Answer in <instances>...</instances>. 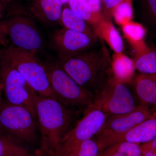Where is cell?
<instances>
[{"label": "cell", "instance_id": "obj_1", "mask_svg": "<svg viewBox=\"0 0 156 156\" xmlns=\"http://www.w3.org/2000/svg\"><path fill=\"white\" fill-rule=\"evenodd\" d=\"M41 134L40 150L44 156H55L59 145L83 113L69 108L57 99L33 94Z\"/></svg>", "mask_w": 156, "mask_h": 156}, {"label": "cell", "instance_id": "obj_2", "mask_svg": "<svg viewBox=\"0 0 156 156\" xmlns=\"http://www.w3.org/2000/svg\"><path fill=\"white\" fill-rule=\"evenodd\" d=\"M58 62L79 85L93 95L113 76L110 53L102 40L98 47Z\"/></svg>", "mask_w": 156, "mask_h": 156}, {"label": "cell", "instance_id": "obj_3", "mask_svg": "<svg viewBox=\"0 0 156 156\" xmlns=\"http://www.w3.org/2000/svg\"><path fill=\"white\" fill-rule=\"evenodd\" d=\"M2 136L36 151L40 148L41 134L36 118L23 107L3 99L0 107Z\"/></svg>", "mask_w": 156, "mask_h": 156}, {"label": "cell", "instance_id": "obj_4", "mask_svg": "<svg viewBox=\"0 0 156 156\" xmlns=\"http://www.w3.org/2000/svg\"><path fill=\"white\" fill-rule=\"evenodd\" d=\"M43 63L51 89L57 100L65 106L83 114L93 103L94 95L79 85L58 62Z\"/></svg>", "mask_w": 156, "mask_h": 156}, {"label": "cell", "instance_id": "obj_5", "mask_svg": "<svg viewBox=\"0 0 156 156\" xmlns=\"http://www.w3.org/2000/svg\"><path fill=\"white\" fill-rule=\"evenodd\" d=\"M4 55L39 96L57 99L43 62L36 55L11 45L5 48Z\"/></svg>", "mask_w": 156, "mask_h": 156}, {"label": "cell", "instance_id": "obj_6", "mask_svg": "<svg viewBox=\"0 0 156 156\" xmlns=\"http://www.w3.org/2000/svg\"><path fill=\"white\" fill-rule=\"evenodd\" d=\"M0 83L2 86L4 100L23 107L37 119L33 99L35 91L9 62L4 53L0 56Z\"/></svg>", "mask_w": 156, "mask_h": 156}, {"label": "cell", "instance_id": "obj_7", "mask_svg": "<svg viewBox=\"0 0 156 156\" xmlns=\"http://www.w3.org/2000/svg\"><path fill=\"white\" fill-rule=\"evenodd\" d=\"M155 109L140 104L130 112L109 115L101 130L94 136L100 151L118 142L131 128L153 116Z\"/></svg>", "mask_w": 156, "mask_h": 156}, {"label": "cell", "instance_id": "obj_8", "mask_svg": "<svg viewBox=\"0 0 156 156\" xmlns=\"http://www.w3.org/2000/svg\"><path fill=\"white\" fill-rule=\"evenodd\" d=\"M5 32L11 46L36 55L44 46V39L31 17L27 14H11L4 20Z\"/></svg>", "mask_w": 156, "mask_h": 156}, {"label": "cell", "instance_id": "obj_9", "mask_svg": "<svg viewBox=\"0 0 156 156\" xmlns=\"http://www.w3.org/2000/svg\"><path fill=\"white\" fill-rule=\"evenodd\" d=\"M93 104L109 115L130 112L138 105L127 84L117 80L114 76L95 92Z\"/></svg>", "mask_w": 156, "mask_h": 156}, {"label": "cell", "instance_id": "obj_10", "mask_svg": "<svg viewBox=\"0 0 156 156\" xmlns=\"http://www.w3.org/2000/svg\"><path fill=\"white\" fill-rule=\"evenodd\" d=\"M108 116L94 104L89 105L62 140L55 156H64L81 142L94 137L101 130Z\"/></svg>", "mask_w": 156, "mask_h": 156}, {"label": "cell", "instance_id": "obj_11", "mask_svg": "<svg viewBox=\"0 0 156 156\" xmlns=\"http://www.w3.org/2000/svg\"><path fill=\"white\" fill-rule=\"evenodd\" d=\"M98 37L62 28L57 30L52 37V45L59 60L68 58L94 48Z\"/></svg>", "mask_w": 156, "mask_h": 156}, {"label": "cell", "instance_id": "obj_12", "mask_svg": "<svg viewBox=\"0 0 156 156\" xmlns=\"http://www.w3.org/2000/svg\"><path fill=\"white\" fill-rule=\"evenodd\" d=\"M27 15L46 24L60 22L63 5L59 0H30Z\"/></svg>", "mask_w": 156, "mask_h": 156}, {"label": "cell", "instance_id": "obj_13", "mask_svg": "<svg viewBox=\"0 0 156 156\" xmlns=\"http://www.w3.org/2000/svg\"><path fill=\"white\" fill-rule=\"evenodd\" d=\"M92 29L96 36L106 42L115 53H123L122 38L110 17L102 15L100 20L92 26Z\"/></svg>", "mask_w": 156, "mask_h": 156}, {"label": "cell", "instance_id": "obj_14", "mask_svg": "<svg viewBox=\"0 0 156 156\" xmlns=\"http://www.w3.org/2000/svg\"><path fill=\"white\" fill-rule=\"evenodd\" d=\"M132 83L140 105L156 108V74H139L134 77Z\"/></svg>", "mask_w": 156, "mask_h": 156}, {"label": "cell", "instance_id": "obj_15", "mask_svg": "<svg viewBox=\"0 0 156 156\" xmlns=\"http://www.w3.org/2000/svg\"><path fill=\"white\" fill-rule=\"evenodd\" d=\"M156 114L131 128L120 138L118 142H128L140 144L155 139Z\"/></svg>", "mask_w": 156, "mask_h": 156}, {"label": "cell", "instance_id": "obj_16", "mask_svg": "<svg viewBox=\"0 0 156 156\" xmlns=\"http://www.w3.org/2000/svg\"><path fill=\"white\" fill-rule=\"evenodd\" d=\"M114 76L122 83H132L135 77V69L133 59L123 53H115L112 58Z\"/></svg>", "mask_w": 156, "mask_h": 156}, {"label": "cell", "instance_id": "obj_17", "mask_svg": "<svg viewBox=\"0 0 156 156\" xmlns=\"http://www.w3.org/2000/svg\"><path fill=\"white\" fill-rule=\"evenodd\" d=\"M59 23L63 28L87 34L96 35L92 28L89 26V24L78 17L68 7H65L62 9Z\"/></svg>", "mask_w": 156, "mask_h": 156}, {"label": "cell", "instance_id": "obj_18", "mask_svg": "<svg viewBox=\"0 0 156 156\" xmlns=\"http://www.w3.org/2000/svg\"><path fill=\"white\" fill-rule=\"evenodd\" d=\"M140 144L128 142L115 143L100 151L98 156H140Z\"/></svg>", "mask_w": 156, "mask_h": 156}, {"label": "cell", "instance_id": "obj_19", "mask_svg": "<svg viewBox=\"0 0 156 156\" xmlns=\"http://www.w3.org/2000/svg\"><path fill=\"white\" fill-rule=\"evenodd\" d=\"M135 70L143 74H156V52L150 48L134 55Z\"/></svg>", "mask_w": 156, "mask_h": 156}, {"label": "cell", "instance_id": "obj_20", "mask_svg": "<svg viewBox=\"0 0 156 156\" xmlns=\"http://www.w3.org/2000/svg\"><path fill=\"white\" fill-rule=\"evenodd\" d=\"M35 151L0 136V156H33Z\"/></svg>", "mask_w": 156, "mask_h": 156}, {"label": "cell", "instance_id": "obj_21", "mask_svg": "<svg viewBox=\"0 0 156 156\" xmlns=\"http://www.w3.org/2000/svg\"><path fill=\"white\" fill-rule=\"evenodd\" d=\"M124 36L130 45L144 42L146 29L141 24L131 21L122 26Z\"/></svg>", "mask_w": 156, "mask_h": 156}, {"label": "cell", "instance_id": "obj_22", "mask_svg": "<svg viewBox=\"0 0 156 156\" xmlns=\"http://www.w3.org/2000/svg\"><path fill=\"white\" fill-rule=\"evenodd\" d=\"M68 4L75 14L92 27L98 22L86 0H69Z\"/></svg>", "mask_w": 156, "mask_h": 156}, {"label": "cell", "instance_id": "obj_23", "mask_svg": "<svg viewBox=\"0 0 156 156\" xmlns=\"http://www.w3.org/2000/svg\"><path fill=\"white\" fill-rule=\"evenodd\" d=\"M100 151L97 140L93 137L81 142L64 156H98Z\"/></svg>", "mask_w": 156, "mask_h": 156}, {"label": "cell", "instance_id": "obj_24", "mask_svg": "<svg viewBox=\"0 0 156 156\" xmlns=\"http://www.w3.org/2000/svg\"><path fill=\"white\" fill-rule=\"evenodd\" d=\"M112 16L121 26L132 21L133 10L131 0H124L121 2L114 9Z\"/></svg>", "mask_w": 156, "mask_h": 156}, {"label": "cell", "instance_id": "obj_25", "mask_svg": "<svg viewBox=\"0 0 156 156\" xmlns=\"http://www.w3.org/2000/svg\"><path fill=\"white\" fill-rule=\"evenodd\" d=\"M6 5L7 3L0 0V19L5 13ZM7 37L4 28V21H0V45H5L7 44Z\"/></svg>", "mask_w": 156, "mask_h": 156}, {"label": "cell", "instance_id": "obj_26", "mask_svg": "<svg viewBox=\"0 0 156 156\" xmlns=\"http://www.w3.org/2000/svg\"><path fill=\"white\" fill-rule=\"evenodd\" d=\"M91 8L95 18L98 21L100 20L102 14L101 13V0H86Z\"/></svg>", "mask_w": 156, "mask_h": 156}, {"label": "cell", "instance_id": "obj_27", "mask_svg": "<svg viewBox=\"0 0 156 156\" xmlns=\"http://www.w3.org/2000/svg\"><path fill=\"white\" fill-rule=\"evenodd\" d=\"M124 0H101L104 8L108 16L112 15L114 9Z\"/></svg>", "mask_w": 156, "mask_h": 156}, {"label": "cell", "instance_id": "obj_28", "mask_svg": "<svg viewBox=\"0 0 156 156\" xmlns=\"http://www.w3.org/2000/svg\"><path fill=\"white\" fill-rule=\"evenodd\" d=\"M147 1L150 8L151 13L152 14L154 18L156 19V0H147Z\"/></svg>", "mask_w": 156, "mask_h": 156}, {"label": "cell", "instance_id": "obj_29", "mask_svg": "<svg viewBox=\"0 0 156 156\" xmlns=\"http://www.w3.org/2000/svg\"><path fill=\"white\" fill-rule=\"evenodd\" d=\"M140 156H156V149L141 152Z\"/></svg>", "mask_w": 156, "mask_h": 156}, {"label": "cell", "instance_id": "obj_30", "mask_svg": "<svg viewBox=\"0 0 156 156\" xmlns=\"http://www.w3.org/2000/svg\"><path fill=\"white\" fill-rule=\"evenodd\" d=\"M3 100V87L2 84L0 83V107H1V104H2V102ZM0 136H2L1 128H0Z\"/></svg>", "mask_w": 156, "mask_h": 156}, {"label": "cell", "instance_id": "obj_31", "mask_svg": "<svg viewBox=\"0 0 156 156\" xmlns=\"http://www.w3.org/2000/svg\"><path fill=\"white\" fill-rule=\"evenodd\" d=\"M33 156H44V155L42 153V152L40 150V149H38L36 150L35 151L34 154Z\"/></svg>", "mask_w": 156, "mask_h": 156}, {"label": "cell", "instance_id": "obj_32", "mask_svg": "<svg viewBox=\"0 0 156 156\" xmlns=\"http://www.w3.org/2000/svg\"><path fill=\"white\" fill-rule=\"evenodd\" d=\"M60 2H61L62 4V5H64V4H66V3H68L69 0H59Z\"/></svg>", "mask_w": 156, "mask_h": 156}, {"label": "cell", "instance_id": "obj_33", "mask_svg": "<svg viewBox=\"0 0 156 156\" xmlns=\"http://www.w3.org/2000/svg\"><path fill=\"white\" fill-rule=\"evenodd\" d=\"M5 48H0V56H2V54L4 53V50H5Z\"/></svg>", "mask_w": 156, "mask_h": 156}, {"label": "cell", "instance_id": "obj_34", "mask_svg": "<svg viewBox=\"0 0 156 156\" xmlns=\"http://www.w3.org/2000/svg\"><path fill=\"white\" fill-rule=\"evenodd\" d=\"M1 1H2L4 2L7 3L9 2H10L11 0H1Z\"/></svg>", "mask_w": 156, "mask_h": 156}]
</instances>
